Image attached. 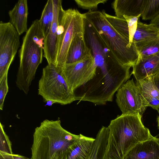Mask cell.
Returning <instances> with one entry per match:
<instances>
[{
  "instance_id": "4dcf8cb0",
  "label": "cell",
  "mask_w": 159,
  "mask_h": 159,
  "mask_svg": "<svg viewBox=\"0 0 159 159\" xmlns=\"http://www.w3.org/2000/svg\"><path fill=\"white\" fill-rule=\"evenodd\" d=\"M150 24L154 27L159 32V14L151 20Z\"/></svg>"
},
{
  "instance_id": "30bf717a",
  "label": "cell",
  "mask_w": 159,
  "mask_h": 159,
  "mask_svg": "<svg viewBox=\"0 0 159 159\" xmlns=\"http://www.w3.org/2000/svg\"><path fill=\"white\" fill-rule=\"evenodd\" d=\"M95 70L92 55L80 61L65 64L61 67L62 74L73 91L91 80Z\"/></svg>"
},
{
  "instance_id": "ba28073f",
  "label": "cell",
  "mask_w": 159,
  "mask_h": 159,
  "mask_svg": "<svg viewBox=\"0 0 159 159\" xmlns=\"http://www.w3.org/2000/svg\"><path fill=\"white\" fill-rule=\"evenodd\" d=\"M20 36L10 22H0V80L14 60L20 46Z\"/></svg>"
},
{
  "instance_id": "d6a6232c",
  "label": "cell",
  "mask_w": 159,
  "mask_h": 159,
  "mask_svg": "<svg viewBox=\"0 0 159 159\" xmlns=\"http://www.w3.org/2000/svg\"><path fill=\"white\" fill-rule=\"evenodd\" d=\"M159 114L158 116L157 117V127L158 129H159V110L158 111Z\"/></svg>"
},
{
  "instance_id": "d4e9b609",
  "label": "cell",
  "mask_w": 159,
  "mask_h": 159,
  "mask_svg": "<svg viewBox=\"0 0 159 159\" xmlns=\"http://www.w3.org/2000/svg\"><path fill=\"white\" fill-rule=\"evenodd\" d=\"M0 152L13 154L11 143L3 129V125L0 122Z\"/></svg>"
},
{
  "instance_id": "cb8c5ba5",
  "label": "cell",
  "mask_w": 159,
  "mask_h": 159,
  "mask_svg": "<svg viewBox=\"0 0 159 159\" xmlns=\"http://www.w3.org/2000/svg\"><path fill=\"white\" fill-rule=\"evenodd\" d=\"M159 14V0H143L141 15L143 20H152Z\"/></svg>"
},
{
  "instance_id": "4316f807",
  "label": "cell",
  "mask_w": 159,
  "mask_h": 159,
  "mask_svg": "<svg viewBox=\"0 0 159 159\" xmlns=\"http://www.w3.org/2000/svg\"><path fill=\"white\" fill-rule=\"evenodd\" d=\"M140 16L141 15L136 16H123L128 24L129 31V45L130 47L133 44L134 36L138 26V21Z\"/></svg>"
},
{
  "instance_id": "e0dca14e",
  "label": "cell",
  "mask_w": 159,
  "mask_h": 159,
  "mask_svg": "<svg viewBox=\"0 0 159 159\" xmlns=\"http://www.w3.org/2000/svg\"><path fill=\"white\" fill-rule=\"evenodd\" d=\"M143 0H116L112 7L117 17L136 16L141 15Z\"/></svg>"
},
{
  "instance_id": "7a4b0ae2",
  "label": "cell",
  "mask_w": 159,
  "mask_h": 159,
  "mask_svg": "<svg viewBox=\"0 0 159 159\" xmlns=\"http://www.w3.org/2000/svg\"><path fill=\"white\" fill-rule=\"evenodd\" d=\"M130 68L122 65L96 66L92 78L73 91L75 101H87L98 105L112 101L115 93L130 78Z\"/></svg>"
},
{
  "instance_id": "5b68a950",
  "label": "cell",
  "mask_w": 159,
  "mask_h": 159,
  "mask_svg": "<svg viewBox=\"0 0 159 159\" xmlns=\"http://www.w3.org/2000/svg\"><path fill=\"white\" fill-rule=\"evenodd\" d=\"M83 15L122 65L130 68L136 64L139 54L135 43L133 42L130 47L129 38L118 32L107 20L102 11H88Z\"/></svg>"
},
{
  "instance_id": "d6986e66",
  "label": "cell",
  "mask_w": 159,
  "mask_h": 159,
  "mask_svg": "<svg viewBox=\"0 0 159 159\" xmlns=\"http://www.w3.org/2000/svg\"><path fill=\"white\" fill-rule=\"evenodd\" d=\"M159 37V32L150 24L138 22L136 31L134 35L133 42L134 43L151 40Z\"/></svg>"
},
{
  "instance_id": "3957f363",
  "label": "cell",
  "mask_w": 159,
  "mask_h": 159,
  "mask_svg": "<svg viewBox=\"0 0 159 159\" xmlns=\"http://www.w3.org/2000/svg\"><path fill=\"white\" fill-rule=\"evenodd\" d=\"M64 129L59 120L43 121L35 129L31 159H59L79 139Z\"/></svg>"
},
{
  "instance_id": "603a6c76",
  "label": "cell",
  "mask_w": 159,
  "mask_h": 159,
  "mask_svg": "<svg viewBox=\"0 0 159 159\" xmlns=\"http://www.w3.org/2000/svg\"><path fill=\"white\" fill-rule=\"evenodd\" d=\"M106 19L112 27L121 35L129 38V31L127 22L124 17L112 16L102 11Z\"/></svg>"
},
{
  "instance_id": "7402d4cb",
  "label": "cell",
  "mask_w": 159,
  "mask_h": 159,
  "mask_svg": "<svg viewBox=\"0 0 159 159\" xmlns=\"http://www.w3.org/2000/svg\"><path fill=\"white\" fill-rule=\"evenodd\" d=\"M135 44L139 57H147L159 52V37Z\"/></svg>"
},
{
  "instance_id": "2e32d148",
  "label": "cell",
  "mask_w": 159,
  "mask_h": 159,
  "mask_svg": "<svg viewBox=\"0 0 159 159\" xmlns=\"http://www.w3.org/2000/svg\"><path fill=\"white\" fill-rule=\"evenodd\" d=\"M90 49L86 43L84 35L75 37L70 46L66 64L77 62L91 56Z\"/></svg>"
},
{
  "instance_id": "6da1fadb",
  "label": "cell",
  "mask_w": 159,
  "mask_h": 159,
  "mask_svg": "<svg viewBox=\"0 0 159 159\" xmlns=\"http://www.w3.org/2000/svg\"><path fill=\"white\" fill-rule=\"evenodd\" d=\"M142 117L122 114L111 121L105 159H123L136 144L152 136L143 124Z\"/></svg>"
},
{
  "instance_id": "484cf974",
  "label": "cell",
  "mask_w": 159,
  "mask_h": 159,
  "mask_svg": "<svg viewBox=\"0 0 159 159\" xmlns=\"http://www.w3.org/2000/svg\"><path fill=\"white\" fill-rule=\"evenodd\" d=\"M108 0H75L79 7L89 10V11H97L98 5L105 3Z\"/></svg>"
},
{
  "instance_id": "44dd1931",
  "label": "cell",
  "mask_w": 159,
  "mask_h": 159,
  "mask_svg": "<svg viewBox=\"0 0 159 159\" xmlns=\"http://www.w3.org/2000/svg\"><path fill=\"white\" fill-rule=\"evenodd\" d=\"M53 18V0H48L39 20L44 39L48 35L51 28Z\"/></svg>"
},
{
  "instance_id": "9a60e30c",
  "label": "cell",
  "mask_w": 159,
  "mask_h": 159,
  "mask_svg": "<svg viewBox=\"0 0 159 159\" xmlns=\"http://www.w3.org/2000/svg\"><path fill=\"white\" fill-rule=\"evenodd\" d=\"M78 140L71 145L59 159H87L95 139L80 134Z\"/></svg>"
},
{
  "instance_id": "f1b7e54d",
  "label": "cell",
  "mask_w": 159,
  "mask_h": 159,
  "mask_svg": "<svg viewBox=\"0 0 159 159\" xmlns=\"http://www.w3.org/2000/svg\"><path fill=\"white\" fill-rule=\"evenodd\" d=\"M140 92L147 107H150L158 111L159 110V99Z\"/></svg>"
},
{
  "instance_id": "1f68e13d",
  "label": "cell",
  "mask_w": 159,
  "mask_h": 159,
  "mask_svg": "<svg viewBox=\"0 0 159 159\" xmlns=\"http://www.w3.org/2000/svg\"><path fill=\"white\" fill-rule=\"evenodd\" d=\"M54 103H55V102L52 101H48L47 102V103L46 104V105L51 106Z\"/></svg>"
},
{
  "instance_id": "9c48e42d",
  "label": "cell",
  "mask_w": 159,
  "mask_h": 159,
  "mask_svg": "<svg viewBox=\"0 0 159 159\" xmlns=\"http://www.w3.org/2000/svg\"><path fill=\"white\" fill-rule=\"evenodd\" d=\"M116 103L123 114L142 116L147 107L133 79L129 80L118 89Z\"/></svg>"
},
{
  "instance_id": "83f0119b",
  "label": "cell",
  "mask_w": 159,
  "mask_h": 159,
  "mask_svg": "<svg viewBox=\"0 0 159 159\" xmlns=\"http://www.w3.org/2000/svg\"><path fill=\"white\" fill-rule=\"evenodd\" d=\"M8 73H6L0 80V109L3 110L6 95L8 91L7 83Z\"/></svg>"
},
{
  "instance_id": "5bb4252c",
  "label": "cell",
  "mask_w": 159,
  "mask_h": 159,
  "mask_svg": "<svg viewBox=\"0 0 159 159\" xmlns=\"http://www.w3.org/2000/svg\"><path fill=\"white\" fill-rule=\"evenodd\" d=\"M10 22L20 35L26 32L27 28L28 8L26 0H19L8 11Z\"/></svg>"
},
{
  "instance_id": "ac0fdd59",
  "label": "cell",
  "mask_w": 159,
  "mask_h": 159,
  "mask_svg": "<svg viewBox=\"0 0 159 159\" xmlns=\"http://www.w3.org/2000/svg\"><path fill=\"white\" fill-rule=\"evenodd\" d=\"M109 131L104 126L99 130L87 159H105Z\"/></svg>"
},
{
  "instance_id": "8992f818",
  "label": "cell",
  "mask_w": 159,
  "mask_h": 159,
  "mask_svg": "<svg viewBox=\"0 0 159 159\" xmlns=\"http://www.w3.org/2000/svg\"><path fill=\"white\" fill-rule=\"evenodd\" d=\"M38 87V94L44 102L52 101L65 105L75 101L73 91L62 74L61 67L48 64L43 69Z\"/></svg>"
},
{
  "instance_id": "52a82bcc",
  "label": "cell",
  "mask_w": 159,
  "mask_h": 159,
  "mask_svg": "<svg viewBox=\"0 0 159 159\" xmlns=\"http://www.w3.org/2000/svg\"><path fill=\"white\" fill-rule=\"evenodd\" d=\"M84 18L77 9L64 10L59 26V40L55 66L61 67L66 64L70 46L76 37L84 35Z\"/></svg>"
},
{
  "instance_id": "277c9868",
  "label": "cell",
  "mask_w": 159,
  "mask_h": 159,
  "mask_svg": "<svg viewBox=\"0 0 159 159\" xmlns=\"http://www.w3.org/2000/svg\"><path fill=\"white\" fill-rule=\"evenodd\" d=\"M44 36L39 20H34L23 37L19 51L17 87L27 94L43 55Z\"/></svg>"
},
{
  "instance_id": "8fae6325",
  "label": "cell",
  "mask_w": 159,
  "mask_h": 159,
  "mask_svg": "<svg viewBox=\"0 0 159 159\" xmlns=\"http://www.w3.org/2000/svg\"><path fill=\"white\" fill-rule=\"evenodd\" d=\"M53 18L50 31L44 40L43 57L48 64L55 66L58 53L59 40V26L64 11L62 0H53Z\"/></svg>"
},
{
  "instance_id": "f546056e",
  "label": "cell",
  "mask_w": 159,
  "mask_h": 159,
  "mask_svg": "<svg viewBox=\"0 0 159 159\" xmlns=\"http://www.w3.org/2000/svg\"><path fill=\"white\" fill-rule=\"evenodd\" d=\"M0 159H31L19 154H9L0 152Z\"/></svg>"
},
{
  "instance_id": "4fadbf2b",
  "label": "cell",
  "mask_w": 159,
  "mask_h": 159,
  "mask_svg": "<svg viewBox=\"0 0 159 159\" xmlns=\"http://www.w3.org/2000/svg\"><path fill=\"white\" fill-rule=\"evenodd\" d=\"M131 74L136 82L159 74V52L149 56L139 57L136 64L132 67Z\"/></svg>"
},
{
  "instance_id": "7c38bea8",
  "label": "cell",
  "mask_w": 159,
  "mask_h": 159,
  "mask_svg": "<svg viewBox=\"0 0 159 159\" xmlns=\"http://www.w3.org/2000/svg\"><path fill=\"white\" fill-rule=\"evenodd\" d=\"M123 159H159V138L152 136L138 143Z\"/></svg>"
},
{
  "instance_id": "ffe728a7",
  "label": "cell",
  "mask_w": 159,
  "mask_h": 159,
  "mask_svg": "<svg viewBox=\"0 0 159 159\" xmlns=\"http://www.w3.org/2000/svg\"><path fill=\"white\" fill-rule=\"evenodd\" d=\"M136 84L141 92L159 99V74L136 82Z\"/></svg>"
},
{
  "instance_id": "836d02e7",
  "label": "cell",
  "mask_w": 159,
  "mask_h": 159,
  "mask_svg": "<svg viewBox=\"0 0 159 159\" xmlns=\"http://www.w3.org/2000/svg\"></svg>"
}]
</instances>
